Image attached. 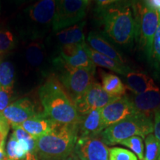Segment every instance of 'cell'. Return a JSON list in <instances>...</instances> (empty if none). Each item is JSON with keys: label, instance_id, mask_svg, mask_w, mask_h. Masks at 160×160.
Instances as JSON below:
<instances>
[{"label": "cell", "instance_id": "1", "mask_svg": "<svg viewBox=\"0 0 160 160\" xmlns=\"http://www.w3.org/2000/svg\"><path fill=\"white\" fill-rule=\"evenodd\" d=\"M56 0H39L26 7L17 17L16 31L25 41L42 40L53 28Z\"/></svg>", "mask_w": 160, "mask_h": 160}, {"label": "cell", "instance_id": "2", "mask_svg": "<svg viewBox=\"0 0 160 160\" xmlns=\"http://www.w3.org/2000/svg\"><path fill=\"white\" fill-rule=\"evenodd\" d=\"M104 32L113 42L124 48L131 47L137 38L134 9L130 5L110 6L102 10Z\"/></svg>", "mask_w": 160, "mask_h": 160}, {"label": "cell", "instance_id": "3", "mask_svg": "<svg viewBox=\"0 0 160 160\" xmlns=\"http://www.w3.org/2000/svg\"><path fill=\"white\" fill-rule=\"evenodd\" d=\"M39 96L44 113L55 122L76 125L80 115L62 86L55 79H50L40 87Z\"/></svg>", "mask_w": 160, "mask_h": 160}, {"label": "cell", "instance_id": "4", "mask_svg": "<svg viewBox=\"0 0 160 160\" xmlns=\"http://www.w3.org/2000/svg\"><path fill=\"white\" fill-rule=\"evenodd\" d=\"M78 138L77 124L58 123L48 134L36 139V153L39 160H63L73 151Z\"/></svg>", "mask_w": 160, "mask_h": 160}, {"label": "cell", "instance_id": "5", "mask_svg": "<svg viewBox=\"0 0 160 160\" xmlns=\"http://www.w3.org/2000/svg\"><path fill=\"white\" fill-rule=\"evenodd\" d=\"M153 131L152 117L139 112L106 128L99 137L105 145H113L133 136H139L143 139Z\"/></svg>", "mask_w": 160, "mask_h": 160}, {"label": "cell", "instance_id": "6", "mask_svg": "<svg viewBox=\"0 0 160 160\" xmlns=\"http://www.w3.org/2000/svg\"><path fill=\"white\" fill-rule=\"evenodd\" d=\"M53 65L57 71L59 82L73 103L81 97L93 82L95 71L70 67L59 56L53 59Z\"/></svg>", "mask_w": 160, "mask_h": 160}, {"label": "cell", "instance_id": "7", "mask_svg": "<svg viewBox=\"0 0 160 160\" xmlns=\"http://www.w3.org/2000/svg\"><path fill=\"white\" fill-rule=\"evenodd\" d=\"M137 21V38L146 56L151 59L153 42L159 21L160 12L150 9L143 4L133 7Z\"/></svg>", "mask_w": 160, "mask_h": 160}, {"label": "cell", "instance_id": "8", "mask_svg": "<svg viewBox=\"0 0 160 160\" xmlns=\"http://www.w3.org/2000/svg\"><path fill=\"white\" fill-rule=\"evenodd\" d=\"M85 0H56L52 31L57 32L82 22L85 16Z\"/></svg>", "mask_w": 160, "mask_h": 160}, {"label": "cell", "instance_id": "9", "mask_svg": "<svg viewBox=\"0 0 160 160\" xmlns=\"http://www.w3.org/2000/svg\"><path fill=\"white\" fill-rule=\"evenodd\" d=\"M117 98L108 94L102 85L93 82L84 94L73 104L79 114L82 115L93 110L102 109Z\"/></svg>", "mask_w": 160, "mask_h": 160}, {"label": "cell", "instance_id": "10", "mask_svg": "<svg viewBox=\"0 0 160 160\" xmlns=\"http://www.w3.org/2000/svg\"><path fill=\"white\" fill-rule=\"evenodd\" d=\"M139 112L131 98L124 95L102 108L101 116L103 125L106 128Z\"/></svg>", "mask_w": 160, "mask_h": 160}, {"label": "cell", "instance_id": "11", "mask_svg": "<svg viewBox=\"0 0 160 160\" xmlns=\"http://www.w3.org/2000/svg\"><path fill=\"white\" fill-rule=\"evenodd\" d=\"M73 152L82 160H109V149L99 136L77 138Z\"/></svg>", "mask_w": 160, "mask_h": 160}, {"label": "cell", "instance_id": "12", "mask_svg": "<svg viewBox=\"0 0 160 160\" xmlns=\"http://www.w3.org/2000/svg\"><path fill=\"white\" fill-rule=\"evenodd\" d=\"M88 48L86 41L77 45L65 46L59 49V57L71 68L96 71V65L90 58Z\"/></svg>", "mask_w": 160, "mask_h": 160}, {"label": "cell", "instance_id": "13", "mask_svg": "<svg viewBox=\"0 0 160 160\" xmlns=\"http://www.w3.org/2000/svg\"><path fill=\"white\" fill-rule=\"evenodd\" d=\"M37 113L35 105L28 98H22L13 102L2 112L3 117L11 127L21 125Z\"/></svg>", "mask_w": 160, "mask_h": 160}, {"label": "cell", "instance_id": "14", "mask_svg": "<svg viewBox=\"0 0 160 160\" xmlns=\"http://www.w3.org/2000/svg\"><path fill=\"white\" fill-rule=\"evenodd\" d=\"M105 129L101 116V109L93 110L80 115L77 123L78 138L99 136Z\"/></svg>", "mask_w": 160, "mask_h": 160}, {"label": "cell", "instance_id": "15", "mask_svg": "<svg viewBox=\"0 0 160 160\" xmlns=\"http://www.w3.org/2000/svg\"><path fill=\"white\" fill-rule=\"evenodd\" d=\"M86 43L93 51L111 58L120 64L127 65L123 56L103 35L94 31L90 32L86 39Z\"/></svg>", "mask_w": 160, "mask_h": 160}, {"label": "cell", "instance_id": "16", "mask_svg": "<svg viewBox=\"0 0 160 160\" xmlns=\"http://www.w3.org/2000/svg\"><path fill=\"white\" fill-rule=\"evenodd\" d=\"M58 123L45 114V113H37L22 124V128L31 135L34 139L50 133Z\"/></svg>", "mask_w": 160, "mask_h": 160}, {"label": "cell", "instance_id": "17", "mask_svg": "<svg viewBox=\"0 0 160 160\" xmlns=\"http://www.w3.org/2000/svg\"><path fill=\"white\" fill-rule=\"evenodd\" d=\"M127 87L134 94H140L150 91L159 90L154 80L142 71H130L125 75Z\"/></svg>", "mask_w": 160, "mask_h": 160}, {"label": "cell", "instance_id": "18", "mask_svg": "<svg viewBox=\"0 0 160 160\" xmlns=\"http://www.w3.org/2000/svg\"><path fill=\"white\" fill-rule=\"evenodd\" d=\"M85 25V22L82 21L79 23L70 26L67 28L54 32L56 42L59 47V49L65 46L77 45L85 42L83 32Z\"/></svg>", "mask_w": 160, "mask_h": 160}, {"label": "cell", "instance_id": "19", "mask_svg": "<svg viewBox=\"0 0 160 160\" xmlns=\"http://www.w3.org/2000/svg\"><path fill=\"white\" fill-rule=\"evenodd\" d=\"M131 99L138 111L145 115L151 117L160 111V90L134 94Z\"/></svg>", "mask_w": 160, "mask_h": 160}, {"label": "cell", "instance_id": "20", "mask_svg": "<svg viewBox=\"0 0 160 160\" xmlns=\"http://www.w3.org/2000/svg\"><path fill=\"white\" fill-rule=\"evenodd\" d=\"M29 42L25 48V59L28 63L34 68L41 69L45 64L47 57L45 46L41 40H33Z\"/></svg>", "mask_w": 160, "mask_h": 160}, {"label": "cell", "instance_id": "21", "mask_svg": "<svg viewBox=\"0 0 160 160\" xmlns=\"http://www.w3.org/2000/svg\"><path fill=\"white\" fill-rule=\"evenodd\" d=\"M88 51L90 58L96 66H99V67L108 69L110 71L124 76H125L130 71H131L128 65H122V64L117 62L115 60L93 51L89 46L88 48Z\"/></svg>", "mask_w": 160, "mask_h": 160}, {"label": "cell", "instance_id": "22", "mask_svg": "<svg viewBox=\"0 0 160 160\" xmlns=\"http://www.w3.org/2000/svg\"><path fill=\"white\" fill-rule=\"evenodd\" d=\"M102 86L108 93L116 97L125 94L126 87L121 79L117 75L111 73H102Z\"/></svg>", "mask_w": 160, "mask_h": 160}, {"label": "cell", "instance_id": "23", "mask_svg": "<svg viewBox=\"0 0 160 160\" xmlns=\"http://www.w3.org/2000/svg\"><path fill=\"white\" fill-rule=\"evenodd\" d=\"M18 33L12 31L11 28L4 24L0 25V56L9 53L17 47Z\"/></svg>", "mask_w": 160, "mask_h": 160}, {"label": "cell", "instance_id": "24", "mask_svg": "<svg viewBox=\"0 0 160 160\" xmlns=\"http://www.w3.org/2000/svg\"><path fill=\"white\" fill-rule=\"evenodd\" d=\"M15 79V67L13 64L8 59H0V87L13 89Z\"/></svg>", "mask_w": 160, "mask_h": 160}, {"label": "cell", "instance_id": "25", "mask_svg": "<svg viewBox=\"0 0 160 160\" xmlns=\"http://www.w3.org/2000/svg\"><path fill=\"white\" fill-rule=\"evenodd\" d=\"M145 151L144 160H159L160 157V142L154 135L150 133L145 138Z\"/></svg>", "mask_w": 160, "mask_h": 160}, {"label": "cell", "instance_id": "26", "mask_svg": "<svg viewBox=\"0 0 160 160\" xmlns=\"http://www.w3.org/2000/svg\"><path fill=\"white\" fill-rule=\"evenodd\" d=\"M119 144L129 148L134 154L137 155L139 160H144V143L142 138L141 137L133 136L123 140Z\"/></svg>", "mask_w": 160, "mask_h": 160}, {"label": "cell", "instance_id": "27", "mask_svg": "<svg viewBox=\"0 0 160 160\" xmlns=\"http://www.w3.org/2000/svg\"><path fill=\"white\" fill-rule=\"evenodd\" d=\"M109 160H138L137 156L129 150L114 147L109 149Z\"/></svg>", "mask_w": 160, "mask_h": 160}, {"label": "cell", "instance_id": "28", "mask_svg": "<svg viewBox=\"0 0 160 160\" xmlns=\"http://www.w3.org/2000/svg\"><path fill=\"white\" fill-rule=\"evenodd\" d=\"M13 89L3 88L0 87V113H2L6 108L11 104L13 99Z\"/></svg>", "mask_w": 160, "mask_h": 160}, {"label": "cell", "instance_id": "29", "mask_svg": "<svg viewBox=\"0 0 160 160\" xmlns=\"http://www.w3.org/2000/svg\"><path fill=\"white\" fill-rule=\"evenodd\" d=\"M151 58L156 60L158 63H160V15L159 25L153 38Z\"/></svg>", "mask_w": 160, "mask_h": 160}, {"label": "cell", "instance_id": "30", "mask_svg": "<svg viewBox=\"0 0 160 160\" xmlns=\"http://www.w3.org/2000/svg\"><path fill=\"white\" fill-rule=\"evenodd\" d=\"M17 139H16L14 135L12 133L9 138L8 142L6 148V157L7 160H18L16 154V148L17 145Z\"/></svg>", "mask_w": 160, "mask_h": 160}, {"label": "cell", "instance_id": "31", "mask_svg": "<svg viewBox=\"0 0 160 160\" xmlns=\"http://www.w3.org/2000/svg\"><path fill=\"white\" fill-rule=\"evenodd\" d=\"M10 124L8 122H6L2 125H0V148L5 147V139L10 129Z\"/></svg>", "mask_w": 160, "mask_h": 160}, {"label": "cell", "instance_id": "32", "mask_svg": "<svg viewBox=\"0 0 160 160\" xmlns=\"http://www.w3.org/2000/svg\"><path fill=\"white\" fill-rule=\"evenodd\" d=\"M153 132L154 136L160 142V111L155 112L153 119ZM159 160H160V157Z\"/></svg>", "mask_w": 160, "mask_h": 160}, {"label": "cell", "instance_id": "33", "mask_svg": "<svg viewBox=\"0 0 160 160\" xmlns=\"http://www.w3.org/2000/svg\"><path fill=\"white\" fill-rule=\"evenodd\" d=\"M142 4L150 9L160 12V0H143Z\"/></svg>", "mask_w": 160, "mask_h": 160}, {"label": "cell", "instance_id": "34", "mask_svg": "<svg viewBox=\"0 0 160 160\" xmlns=\"http://www.w3.org/2000/svg\"><path fill=\"white\" fill-rule=\"evenodd\" d=\"M119 1L121 0H97V3L99 9H104Z\"/></svg>", "mask_w": 160, "mask_h": 160}, {"label": "cell", "instance_id": "35", "mask_svg": "<svg viewBox=\"0 0 160 160\" xmlns=\"http://www.w3.org/2000/svg\"><path fill=\"white\" fill-rule=\"evenodd\" d=\"M12 3L15 4L17 5H22L23 4L25 3H30V2H36L39 1V0H10Z\"/></svg>", "mask_w": 160, "mask_h": 160}, {"label": "cell", "instance_id": "36", "mask_svg": "<svg viewBox=\"0 0 160 160\" xmlns=\"http://www.w3.org/2000/svg\"><path fill=\"white\" fill-rule=\"evenodd\" d=\"M63 160H82V159H79V158L74 153H73V152H72L71 154H70L69 156H68V157Z\"/></svg>", "mask_w": 160, "mask_h": 160}, {"label": "cell", "instance_id": "37", "mask_svg": "<svg viewBox=\"0 0 160 160\" xmlns=\"http://www.w3.org/2000/svg\"><path fill=\"white\" fill-rule=\"evenodd\" d=\"M6 159V153L4 150V148H0V160Z\"/></svg>", "mask_w": 160, "mask_h": 160}, {"label": "cell", "instance_id": "38", "mask_svg": "<svg viewBox=\"0 0 160 160\" xmlns=\"http://www.w3.org/2000/svg\"><path fill=\"white\" fill-rule=\"evenodd\" d=\"M2 0H0V25H2Z\"/></svg>", "mask_w": 160, "mask_h": 160}, {"label": "cell", "instance_id": "39", "mask_svg": "<svg viewBox=\"0 0 160 160\" xmlns=\"http://www.w3.org/2000/svg\"><path fill=\"white\" fill-rule=\"evenodd\" d=\"M85 1L87 2H88V1H89V0H85Z\"/></svg>", "mask_w": 160, "mask_h": 160}, {"label": "cell", "instance_id": "40", "mask_svg": "<svg viewBox=\"0 0 160 160\" xmlns=\"http://www.w3.org/2000/svg\"><path fill=\"white\" fill-rule=\"evenodd\" d=\"M38 160H39V159H38Z\"/></svg>", "mask_w": 160, "mask_h": 160}]
</instances>
